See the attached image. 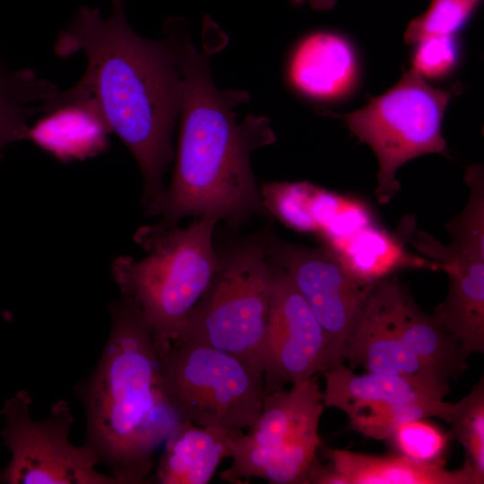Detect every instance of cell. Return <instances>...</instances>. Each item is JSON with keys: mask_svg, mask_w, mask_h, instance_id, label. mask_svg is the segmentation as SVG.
Masks as SVG:
<instances>
[{"mask_svg": "<svg viewBox=\"0 0 484 484\" xmlns=\"http://www.w3.org/2000/svg\"><path fill=\"white\" fill-rule=\"evenodd\" d=\"M112 13L82 5L62 30L54 52H82L85 72L69 93L93 99L112 133L135 158L143 178V204L155 215L164 196L163 177L174 158L172 137L179 117L183 78L176 45L165 37L150 40L130 27L125 0H111Z\"/></svg>", "mask_w": 484, "mask_h": 484, "instance_id": "6da1fadb", "label": "cell"}, {"mask_svg": "<svg viewBox=\"0 0 484 484\" xmlns=\"http://www.w3.org/2000/svg\"><path fill=\"white\" fill-rule=\"evenodd\" d=\"M203 47L197 50L185 22L172 33L183 90L180 129L170 185L155 215L160 229L177 226L186 216L212 215L241 225L267 211L250 166L252 152L270 145L276 136L264 116L247 115L238 121L236 108L249 100L246 91L220 90L213 82L209 59L221 48L219 30L204 21Z\"/></svg>", "mask_w": 484, "mask_h": 484, "instance_id": "7a4b0ae2", "label": "cell"}, {"mask_svg": "<svg viewBox=\"0 0 484 484\" xmlns=\"http://www.w3.org/2000/svg\"><path fill=\"white\" fill-rule=\"evenodd\" d=\"M101 356L77 387L87 419L86 444L117 484L152 481L153 455L181 421L163 388L151 326L121 296L109 307Z\"/></svg>", "mask_w": 484, "mask_h": 484, "instance_id": "3957f363", "label": "cell"}, {"mask_svg": "<svg viewBox=\"0 0 484 484\" xmlns=\"http://www.w3.org/2000/svg\"><path fill=\"white\" fill-rule=\"evenodd\" d=\"M218 221L203 215L185 229L141 227L134 238L147 255L140 260L122 255L111 264L121 296L146 319L159 354L178 337L220 266L212 242Z\"/></svg>", "mask_w": 484, "mask_h": 484, "instance_id": "277c9868", "label": "cell"}, {"mask_svg": "<svg viewBox=\"0 0 484 484\" xmlns=\"http://www.w3.org/2000/svg\"><path fill=\"white\" fill-rule=\"evenodd\" d=\"M272 293V267L266 247L242 246L221 258L174 341L199 342L232 354L263 376Z\"/></svg>", "mask_w": 484, "mask_h": 484, "instance_id": "5b68a950", "label": "cell"}, {"mask_svg": "<svg viewBox=\"0 0 484 484\" xmlns=\"http://www.w3.org/2000/svg\"><path fill=\"white\" fill-rule=\"evenodd\" d=\"M462 91L458 82L447 91L433 88L411 68L364 108L346 114L326 113L342 120L376 154L379 203H388L400 191L396 173L404 163L424 154H446L441 123L450 99Z\"/></svg>", "mask_w": 484, "mask_h": 484, "instance_id": "8992f818", "label": "cell"}, {"mask_svg": "<svg viewBox=\"0 0 484 484\" xmlns=\"http://www.w3.org/2000/svg\"><path fill=\"white\" fill-rule=\"evenodd\" d=\"M163 388L181 420L242 431L257 419L263 376L238 357L177 340L159 354Z\"/></svg>", "mask_w": 484, "mask_h": 484, "instance_id": "52a82bcc", "label": "cell"}, {"mask_svg": "<svg viewBox=\"0 0 484 484\" xmlns=\"http://www.w3.org/2000/svg\"><path fill=\"white\" fill-rule=\"evenodd\" d=\"M323 392L315 376L264 395L261 411L231 445V465L219 477L229 483L260 478L275 484H307L322 445L318 435Z\"/></svg>", "mask_w": 484, "mask_h": 484, "instance_id": "ba28073f", "label": "cell"}, {"mask_svg": "<svg viewBox=\"0 0 484 484\" xmlns=\"http://www.w3.org/2000/svg\"><path fill=\"white\" fill-rule=\"evenodd\" d=\"M30 393L21 390L0 411L5 419L1 436L11 453L0 483L117 484L110 474L96 470L99 460L86 444L70 442L73 417L67 402H56L39 420L30 417Z\"/></svg>", "mask_w": 484, "mask_h": 484, "instance_id": "9c48e42d", "label": "cell"}, {"mask_svg": "<svg viewBox=\"0 0 484 484\" xmlns=\"http://www.w3.org/2000/svg\"><path fill=\"white\" fill-rule=\"evenodd\" d=\"M266 251L269 259L290 278L320 324L327 340L328 370L342 364L350 338L376 282L355 277L326 246L274 239Z\"/></svg>", "mask_w": 484, "mask_h": 484, "instance_id": "30bf717a", "label": "cell"}, {"mask_svg": "<svg viewBox=\"0 0 484 484\" xmlns=\"http://www.w3.org/2000/svg\"><path fill=\"white\" fill-rule=\"evenodd\" d=\"M270 262L272 293L264 342V395L328 370L327 340L320 324L288 274Z\"/></svg>", "mask_w": 484, "mask_h": 484, "instance_id": "8fae6325", "label": "cell"}, {"mask_svg": "<svg viewBox=\"0 0 484 484\" xmlns=\"http://www.w3.org/2000/svg\"><path fill=\"white\" fill-rule=\"evenodd\" d=\"M428 256L440 264L449 280L447 295L433 315L471 355L484 352V247L432 240Z\"/></svg>", "mask_w": 484, "mask_h": 484, "instance_id": "7c38bea8", "label": "cell"}, {"mask_svg": "<svg viewBox=\"0 0 484 484\" xmlns=\"http://www.w3.org/2000/svg\"><path fill=\"white\" fill-rule=\"evenodd\" d=\"M400 285L391 277L374 285L348 342L344 360L351 369L417 377L450 391L433 381L403 345L396 318Z\"/></svg>", "mask_w": 484, "mask_h": 484, "instance_id": "4fadbf2b", "label": "cell"}, {"mask_svg": "<svg viewBox=\"0 0 484 484\" xmlns=\"http://www.w3.org/2000/svg\"><path fill=\"white\" fill-rule=\"evenodd\" d=\"M112 134L97 103L58 91L29 126L26 140L61 162L82 161L105 152Z\"/></svg>", "mask_w": 484, "mask_h": 484, "instance_id": "5bb4252c", "label": "cell"}, {"mask_svg": "<svg viewBox=\"0 0 484 484\" xmlns=\"http://www.w3.org/2000/svg\"><path fill=\"white\" fill-rule=\"evenodd\" d=\"M323 375L324 406L343 411L349 419L401 404L443 401L450 392L412 376L370 372L358 375L343 363Z\"/></svg>", "mask_w": 484, "mask_h": 484, "instance_id": "9a60e30c", "label": "cell"}, {"mask_svg": "<svg viewBox=\"0 0 484 484\" xmlns=\"http://www.w3.org/2000/svg\"><path fill=\"white\" fill-rule=\"evenodd\" d=\"M356 76L357 63L350 45L330 32H315L304 38L288 65L293 88L318 100L342 97L352 88Z\"/></svg>", "mask_w": 484, "mask_h": 484, "instance_id": "2e32d148", "label": "cell"}, {"mask_svg": "<svg viewBox=\"0 0 484 484\" xmlns=\"http://www.w3.org/2000/svg\"><path fill=\"white\" fill-rule=\"evenodd\" d=\"M242 431L203 427L181 420L165 440L152 481L159 484H207Z\"/></svg>", "mask_w": 484, "mask_h": 484, "instance_id": "e0dca14e", "label": "cell"}, {"mask_svg": "<svg viewBox=\"0 0 484 484\" xmlns=\"http://www.w3.org/2000/svg\"><path fill=\"white\" fill-rule=\"evenodd\" d=\"M396 318L406 350L433 381L448 388L449 381L468 368L471 354L432 314L419 307L402 284L397 294Z\"/></svg>", "mask_w": 484, "mask_h": 484, "instance_id": "ac0fdd59", "label": "cell"}, {"mask_svg": "<svg viewBox=\"0 0 484 484\" xmlns=\"http://www.w3.org/2000/svg\"><path fill=\"white\" fill-rule=\"evenodd\" d=\"M324 452L343 484H477L464 466L451 471L415 462L395 453L375 455L332 448Z\"/></svg>", "mask_w": 484, "mask_h": 484, "instance_id": "d6986e66", "label": "cell"}, {"mask_svg": "<svg viewBox=\"0 0 484 484\" xmlns=\"http://www.w3.org/2000/svg\"><path fill=\"white\" fill-rule=\"evenodd\" d=\"M405 242L400 234H390L373 223L325 246L351 274L368 283L402 269L441 270L435 261L410 253Z\"/></svg>", "mask_w": 484, "mask_h": 484, "instance_id": "ffe728a7", "label": "cell"}, {"mask_svg": "<svg viewBox=\"0 0 484 484\" xmlns=\"http://www.w3.org/2000/svg\"><path fill=\"white\" fill-rule=\"evenodd\" d=\"M58 91L55 83L31 69H10L0 61V151L26 140L29 119L40 115Z\"/></svg>", "mask_w": 484, "mask_h": 484, "instance_id": "44dd1931", "label": "cell"}, {"mask_svg": "<svg viewBox=\"0 0 484 484\" xmlns=\"http://www.w3.org/2000/svg\"><path fill=\"white\" fill-rule=\"evenodd\" d=\"M447 423L451 439L459 442L466 453L464 467L477 484L484 483V380L483 377L467 395L454 402Z\"/></svg>", "mask_w": 484, "mask_h": 484, "instance_id": "7402d4cb", "label": "cell"}, {"mask_svg": "<svg viewBox=\"0 0 484 484\" xmlns=\"http://www.w3.org/2000/svg\"><path fill=\"white\" fill-rule=\"evenodd\" d=\"M318 186L308 182L263 184L261 195L267 212L288 227L301 232L317 233L312 207Z\"/></svg>", "mask_w": 484, "mask_h": 484, "instance_id": "603a6c76", "label": "cell"}, {"mask_svg": "<svg viewBox=\"0 0 484 484\" xmlns=\"http://www.w3.org/2000/svg\"><path fill=\"white\" fill-rule=\"evenodd\" d=\"M395 454L415 462L445 466V454L451 436L426 419L397 425L386 437Z\"/></svg>", "mask_w": 484, "mask_h": 484, "instance_id": "cb8c5ba5", "label": "cell"}, {"mask_svg": "<svg viewBox=\"0 0 484 484\" xmlns=\"http://www.w3.org/2000/svg\"><path fill=\"white\" fill-rule=\"evenodd\" d=\"M480 0H431L428 8L408 25L407 43L435 36L452 35L468 20Z\"/></svg>", "mask_w": 484, "mask_h": 484, "instance_id": "d4e9b609", "label": "cell"}, {"mask_svg": "<svg viewBox=\"0 0 484 484\" xmlns=\"http://www.w3.org/2000/svg\"><path fill=\"white\" fill-rule=\"evenodd\" d=\"M457 48L452 35L435 36L418 42L412 69L423 78H439L454 66Z\"/></svg>", "mask_w": 484, "mask_h": 484, "instance_id": "484cf974", "label": "cell"}, {"mask_svg": "<svg viewBox=\"0 0 484 484\" xmlns=\"http://www.w3.org/2000/svg\"><path fill=\"white\" fill-rule=\"evenodd\" d=\"M307 2L315 10H330L335 4V0H291L294 4H300Z\"/></svg>", "mask_w": 484, "mask_h": 484, "instance_id": "4316f807", "label": "cell"}]
</instances>
